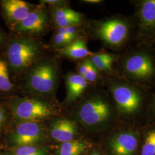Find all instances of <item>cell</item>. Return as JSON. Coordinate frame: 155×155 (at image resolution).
<instances>
[{
	"instance_id": "17",
	"label": "cell",
	"mask_w": 155,
	"mask_h": 155,
	"mask_svg": "<svg viewBox=\"0 0 155 155\" xmlns=\"http://www.w3.org/2000/svg\"><path fill=\"white\" fill-rule=\"evenodd\" d=\"M140 16L145 24L155 25V0L143 2L140 8Z\"/></svg>"
},
{
	"instance_id": "18",
	"label": "cell",
	"mask_w": 155,
	"mask_h": 155,
	"mask_svg": "<svg viewBox=\"0 0 155 155\" xmlns=\"http://www.w3.org/2000/svg\"><path fill=\"white\" fill-rule=\"evenodd\" d=\"M9 70L5 60L0 59V92L8 93L13 89V83L9 78Z\"/></svg>"
},
{
	"instance_id": "6",
	"label": "cell",
	"mask_w": 155,
	"mask_h": 155,
	"mask_svg": "<svg viewBox=\"0 0 155 155\" xmlns=\"http://www.w3.org/2000/svg\"><path fill=\"white\" fill-rule=\"evenodd\" d=\"M48 22V18L45 11L38 7L22 21L12 27V29L16 33L40 34L44 32Z\"/></svg>"
},
{
	"instance_id": "22",
	"label": "cell",
	"mask_w": 155,
	"mask_h": 155,
	"mask_svg": "<svg viewBox=\"0 0 155 155\" xmlns=\"http://www.w3.org/2000/svg\"><path fill=\"white\" fill-rule=\"evenodd\" d=\"M73 41L72 40L57 32L55 34L53 38V45L58 50L66 47Z\"/></svg>"
},
{
	"instance_id": "4",
	"label": "cell",
	"mask_w": 155,
	"mask_h": 155,
	"mask_svg": "<svg viewBox=\"0 0 155 155\" xmlns=\"http://www.w3.org/2000/svg\"><path fill=\"white\" fill-rule=\"evenodd\" d=\"M110 114V108L108 103L100 97L85 101L78 112L79 120L89 127L98 125L107 121Z\"/></svg>"
},
{
	"instance_id": "24",
	"label": "cell",
	"mask_w": 155,
	"mask_h": 155,
	"mask_svg": "<svg viewBox=\"0 0 155 155\" xmlns=\"http://www.w3.org/2000/svg\"><path fill=\"white\" fill-rule=\"evenodd\" d=\"M97 77H98V70L94 67L93 64L88 70V71L86 72L83 76V77L85 78V79L87 82L95 81Z\"/></svg>"
},
{
	"instance_id": "14",
	"label": "cell",
	"mask_w": 155,
	"mask_h": 155,
	"mask_svg": "<svg viewBox=\"0 0 155 155\" xmlns=\"http://www.w3.org/2000/svg\"><path fill=\"white\" fill-rule=\"evenodd\" d=\"M66 97L65 102L66 104L71 103L83 94L87 87L88 82L83 76L78 74H70L66 77Z\"/></svg>"
},
{
	"instance_id": "26",
	"label": "cell",
	"mask_w": 155,
	"mask_h": 155,
	"mask_svg": "<svg viewBox=\"0 0 155 155\" xmlns=\"http://www.w3.org/2000/svg\"><path fill=\"white\" fill-rule=\"evenodd\" d=\"M41 3L43 4H48L51 5L53 6V7H59L63 5L66 1H61V0H43L40 1Z\"/></svg>"
},
{
	"instance_id": "27",
	"label": "cell",
	"mask_w": 155,
	"mask_h": 155,
	"mask_svg": "<svg viewBox=\"0 0 155 155\" xmlns=\"http://www.w3.org/2000/svg\"><path fill=\"white\" fill-rule=\"evenodd\" d=\"M6 114L4 110L0 106V130L5 122Z\"/></svg>"
},
{
	"instance_id": "30",
	"label": "cell",
	"mask_w": 155,
	"mask_h": 155,
	"mask_svg": "<svg viewBox=\"0 0 155 155\" xmlns=\"http://www.w3.org/2000/svg\"><path fill=\"white\" fill-rule=\"evenodd\" d=\"M91 155H100L99 154H97V153H93V154H92Z\"/></svg>"
},
{
	"instance_id": "15",
	"label": "cell",
	"mask_w": 155,
	"mask_h": 155,
	"mask_svg": "<svg viewBox=\"0 0 155 155\" xmlns=\"http://www.w3.org/2000/svg\"><path fill=\"white\" fill-rule=\"evenodd\" d=\"M58 53L67 58L79 59L91 54L86 42L82 39H77L66 47L57 50Z\"/></svg>"
},
{
	"instance_id": "1",
	"label": "cell",
	"mask_w": 155,
	"mask_h": 155,
	"mask_svg": "<svg viewBox=\"0 0 155 155\" xmlns=\"http://www.w3.org/2000/svg\"><path fill=\"white\" fill-rule=\"evenodd\" d=\"M59 81V71L57 65L48 59H41L25 72L22 90L39 97H51L55 93Z\"/></svg>"
},
{
	"instance_id": "23",
	"label": "cell",
	"mask_w": 155,
	"mask_h": 155,
	"mask_svg": "<svg viewBox=\"0 0 155 155\" xmlns=\"http://www.w3.org/2000/svg\"><path fill=\"white\" fill-rule=\"evenodd\" d=\"M56 32L64 36L65 37L73 41L77 40L76 39L77 38L78 29L75 26L59 28Z\"/></svg>"
},
{
	"instance_id": "19",
	"label": "cell",
	"mask_w": 155,
	"mask_h": 155,
	"mask_svg": "<svg viewBox=\"0 0 155 155\" xmlns=\"http://www.w3.org/2000/svg\"><path fill=\"white\" fill-rule=\"evenodd\" d=\"M90 61L98 70H108L111 68L114 57L107 54H98L92 56Z\"/></svg>"
},
{
	"instance_id": "12",
	"label": "cell",
	"mask_w": 155,
	"mask_h": 155,
	"mask_svg": "<svg viewBox=\"0 0 155 155\" xmlns=\"http://www.w3.org/2000/svg\"><path fill=\"white\" fill-rule=\"evenodd\" d=\"M110 147L115 155H132L137 147V140L132 133H122L112 139Z\"/></svg>"
},
{
	"instance_id": "16",
	"label": "cell",
	"mask_w": 155,
	"mask_h": 155,
	"mask_svg": "<svg viewBox=\"0 0 155 155\" xmlns=\"http://www.w3.org/2000/svg\"><path fill=\"white\" fill-rule=\"evenodd\" d=\"M86 145L79 140H72L62 143L58 153L59 155H81L86 150Z\"/></svg>"
},
{
	"instance_id": "25",
	"label": "cell",
	"mask_w": 155,
	"mask_h": 155,
	"mask_svg": "<svg viewBox=\"0 0 155 155\" xmlns=\"http://www.w3.org/2000/svg\"><path fill=\"white\" fill-rule=\"evenodd\" d=\"M93 63L90 59H86L81 63L78 68V74L84 76V75L88 71L89 69L92 66Z\"/></svg>"
},
{
	"instance_id": "28",
	"label": "cell",
	"mask_w": 155,
	"mask_h": 155,
	"mask_svg": "<svg viewBox=\"0 0 155 155\" xmlns=\"http://www.w3.org/2000/svg\"><path fill=\"white\" fill-rule=\"evenodd\" d=\"M86 3H90V4H98L101 2L100 0H86L84 1Z\"/></svg>"
},
{
	"instance_id": "10",
	"label": "cell",
	"mask_w": 155,
	"mask_h": 155,
	"mask_svg": "<svg viewBox=\"0 0 155 155\" xmlns=\"http://www.w3.org/2000/svg\"><path fill=\"white\" fill-rule=\"evenodd\" d=\"M125 68L127 72L140 78L150 77L155 71L154 66L150 57L145 55H136L125 61Z\"/></svg>"
},
{
	"instance_id": "7",
	"label": "cell",
	"mask_w": 155,
	"mask_h": 155,
	"mask_svg": "<svg viewBox=\"0 0 155 155\" xmlns=\"http://www.w3.org/2000/svg\"><path fill=\"white\" fill-rule=\"evenodd\" d=\"M42 136V127L38 122H22L12 133V140L19 147L31 146L39 141Z\"/></svg>"
},
{
	"instance_id": "8",
	"label": "cell",
	"mask_w": 155,
	"mask_h": 155,
	"mask_svg": "<svg viewBox=\"0 0 155 155\" xmlns=\"http://www.w3.org/2000/svg\"><path fill=\"white\" fill-rule=\"evenodd\" d=\"M0 4L6 21L11 28L25 18L36 8L22 0H3Z\"/></svg>"
},
{
	"instance_id": "3",
	"label": "cell",
	"mask_w": 155,
	"mask_h": 155,
	"mask_svg": "<svg viewBox=\"0 0 155 155\" xmlns=\"http://www.w3.org/2000/svg\"><path fill=\"white\" fill-rule=\"evenodd\" d=\"M10 107L14 117L22 122H37L55 113L48 102L37 98H13L10 101Z\"/></svg>"
},
{
	"instance_id": "2",
	"label": "cell",
	"mask_w": 155,
	"mask_h": 155,
	"mask_svg": "<svg viewBox=\"0 0 155 155\" xmlns=\"http://www.w3.org/2000/svg\"><path fill=\"white\" fill-rule=\"evenodd\" d=\"M40 50L39 43L33 39L27 37L12 39L6 50L9 70L15 74L26 72L39 60Z\"/></svg>"
},
{
	"instance_id": "5",
	"label": "cell",
	"mask_w": 155,
	"mask_h": 155,
	"mask_svg": "<svg viewBox=\"0 0 155 155\" xmlns=\"http://www.w3.org/2000/svg\"><path fill=\"white\" fill-rule=\"evenodd\" d=\"M128 32L127 24L119 20H109L101 22L97 29V35L106 43L120 45L126 39Z\"/></svg>"
},
{
	"instance_id": "21",
	"label": "cell",
	"mask_w": 155,
	"mask_h": 155,
	"mask_svg": "<svg viewBox=\"0 0 155 155\" xmlns=\"http://www.w3.org/2000/svg\"><path fill=\"white\" fill-rule=\"evenodd\" d=\"M141 155H155V130L147 134L142 148Z\"/></svg>"
},
{
	"instance_id": "31",
	"label": "cell",
	"mask_w": 155,
	"mask_h": 155,
	"mask_svg": "<svg viewBox=\"0 0 155 155\" xmlns=\"http://www.w3.org/2000/svg\"></svg>"
},
{
	"instance_id": "9",
	"label": "cell",
	"mask_w": 155,
	"mask_h": 155,
	"mask_svg": "<svg viewBox=\"0 0 155 155\" xmlns=\"http://www.w3.org/2000/svg\"><path fill=\"white\" fill-rule=\"evenodd\" d=\"M111 91L117 105L122 111L132 113L138 109L141 98L134 89L124 85H117Z\"/></svg>"
},
{
	"instance_id": "11",
	"label": "cell",
	"mask_w": 155,
	"mask_h": 155,
	"mask_svg": "<svg viewBox=\"0 0 155 155\" xmlns=\"http://www.w3.org/2000/svg\"><path fill=\"white\" fill-rule=\"evenodd\" d=\"M51 136L56 141L64 143L72 140L77 132L74 122L66 118L55 121L51 126Z\"/></svg>"
},
{
	"instance_id": "29",
	"label": "cell",
	"mask_w": 155,
	"mask_h": 155,
	"mask_svg": "<svg viewBox=\"0 0 155 155\" xmlns=\"http://www.w3.org/2000/svg\"><path fill=\"white\" fill-rule=\"evenodd\" d=\"M4 35L2 32L0 31V47L3 44L4 41Z\"/></svg>"
},
{
	"instance_id": "20",
	"label": "cell",
	"mask_w": 155,
	"mask_h": 155,
	"mask_svg": "<svg viewBox=\"0 0 155 155\" xmlns=\"http://www.w3.org/2000/svg\"><path fill=\"white\" fill-rule=\"evenodd\" d=\"M14 155H47V150L32 145L22 146L15 150Z\"/></svg>"
},
{
	"instance_id": "13",
	"label": "cell",
	"mask_w": 155,
	"mask_h": 155,
	"mask_svg": "<svg viewBox=\"0 0 155 155\" xmlns=\"http://www.w3.org/2000/svg\"><path fill=\"white\" fill-rule=\"evenodd\" d=\"M52 13L54 21L59 28L76 26L82 21L81 14L67 7H54Z\"/></svg>"
}]
</instances>
